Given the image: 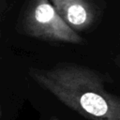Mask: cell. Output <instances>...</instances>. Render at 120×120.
<instances>
[{
    "label": "cell",
    "instance_id": "cell-5",
    "mask_svg": "<svg viewBox=\"0 0 120 120\" xmlns=\"http://www.w3.org/2000/svg\"><path fill=\"white\" fill-rule=\"evenodd\" d=\"M115 63H116V64H117V65L120 67V54H119V55H118V56L115 58Z\"/></svg>",
    "mask_w": 120,
    "mask_h": 120
},
{
    "label": "cell",
    "instance_id": "cell-6",
    "mask_svg": "<svg viewBox=\"0 0 120 120\" xmlns=\"http://www.w3.org/2000/svg\"><path fill=\"white\" fill-rule=\"evenodd\" d=\"M50 120H60V119H58V118H56V117H52Z\"/></svg>",
    "mask_w": 120,
    "mask_h": 120
},
{
    "label": "cell",
    "instance_id": "cell-3",
    "mask_svg": "<svg viewBox=\"0 0 120 120\" xmlns=\"http://www.w3.org/2000/svg\"><path fill=\"white\" fill-rule=\"evenodd\" d=\"M62 20L75 32L88 29L96 20L91 0H50Z\"/></svg>",
    "mask_w": 120,
    "mask_h": 120
},
{
    "label": "cell",
    "instance_id": "cell-2",
    "mask_svg": "<svg viewBox=\"0 0 120 120\" xmlns=\"http://www.w3.org/2000/svg\"><path fill=\"white\" fill-rule=\"evenodd\" d=\"M22 32L34 38L70 44L82 42L58 15L50 0H28L21 19Z\"/></svg>",
    "mask_w": 120,
    "mask_h": 120
},
{
    "label": "cell",
    "instance_id": "cell-4",
    "mask_svg": "<svg viewBox=\"0 0 120 120\" xmlns=\"http://www.w3.org/2000/svg\"><path fill=\"white\" fill-rule=\"evenodd\" d=\"M7 0H0V9H2V8H4V6L6 5Z\"/></svg>",
    "mask_w": 120,
    "mask_h": 120
},
{
    "label": "cell",
    "instance_id": "cell-1",
    "mask_svg": "<svg viewBox=\"0 0 120 120\" xmlns=\"http://www.w3.org/2000/svg\"><path fill=\"white\" fill-rule=\"evenodd\" d=\"M31 78L68 108L89 120H120V97L105 89L101 73L75 63L29 69Z\"/></svg>",
    "mask_w": 120,
    "mask_h": 120
}]
</instances>
